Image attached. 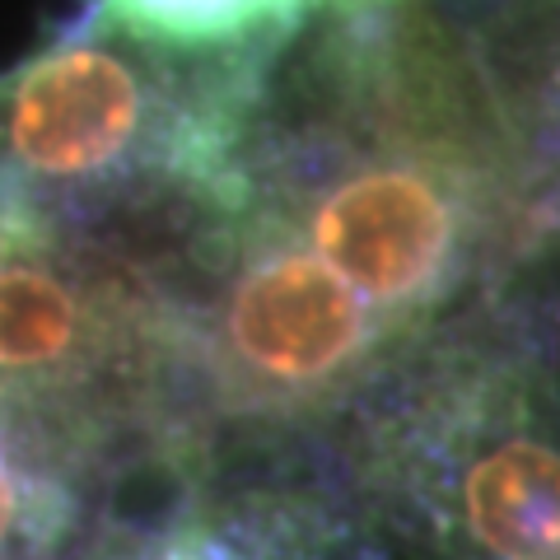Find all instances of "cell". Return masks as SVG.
<instances>
[{
    "label": "cell",
    "mask_w": 560,
    "mask_h": 560,
    "mask_svg": "<svg viewBox=\"0 0 560 560\" xmlns=\"http://www.w3.org/2000/svg\"><path fill=\"white\" fill-rule=\"evenodd\" d=\"M318 444L416 560H560V370L518 294L458 308Z\"/></svg>",
    "instance_id": "1"
},
{
    "label": "cell",
    "mask_w": 560,
    "mask_h": 560,
    "mask_svg": "<svg viewBox=\"0 0 560 560\" xmlns=\"http://www.w3.org/2000/svg\"><path fill=\"white\" fill-rule=\"evenodd\" d=\"M267 47L164 51L80 14L0 75V210L160 261L220 168Z\"/></svg>",
    "instance_id": "2"
},
{
    "label": "cell",
    "mask_w": 560,
    "mask_h": 560,
    "mask_svg": "<svg viewBox=\"0 0 560 560\" xmlns=\"http://www.w3.org/2000/svg\"><path fill=\"white\" fill-rule=\"evenodd\" d=\"M108 490L75 560H416L350 495L318 440L178 448Z\"/></svg>",
    "instance_id": "3"
},
{
    "label": "cell",
    "mask_w": 560,
    "mask_h": 560,
    "mask_svg": "<svg viewBox=\"0 0 560 560\" xmlns=\"http://www.w3.org/2000/svg\"><path fill=\"white\" fill-rule=\"evenodd\" d=\"M477 43L528 140L537 191L560 183V0H500Z\"/></svg>",
    "instance_id": "4"
},
{
    "label": "cell",
    "mask_w": 560,
    "mask_h": 560,
    "mask_svg": "<svg viewBox=\"0 0 560 560\" xmlns=\"http://www.w3.org/2000/svg\"><path fill=\"white\" fill-rule=\"evenodd\" d=\"M341 0H84V14L164 51H238L280 43Z\"/></svg>",
    "instance_id": "5"
},
{
    "label": "cell",
    "mask_w": 560,
    "mask_h": 560,
    "mask_svg": "<svg viewBox=\"0 0 560 560\" xmlns=\"http://www.w3.org/2000/svg\"><path fill=\"white\" fill-rule=\"evenodd\" d=\"M98 500L51 471L0 420V560H75Z\"/></svg>",
    "instance_id": "6"
}]
</instances>
